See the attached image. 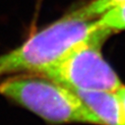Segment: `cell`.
<instances>
[{"mask_svg":"<svg viewBox=\"0 0 125 125\" xmlns=\"http://www.w3.org/2000/svg\"><path fill=\"white\" fill-rule=\"evenodd\" d=\"M71 90L97 118L99 125H124L115 92Z\"/></svg>","mask_w":125,"mask_h":125,"instance_id":"obj_4","label":"cell"},{"mask_svg":"<svg viewBox=\"0 0 125 125\" xmlns=\"http://www.w3.org/2000/svg\"><path fill=\"white\" fill-rule=\"evenodd\" d=\"M116 96L117 99L119 101V104H120V108H121V112H122V117H123V121H124V125H125V87L121 86L116 92Z\"/></svg>","mask_w":125,"mask_h":125,"instance_id":"obj_7","label":"cell"},{"mask_svg":"<svg viewBox=\"0 0 125 125\" xmlns=\"http://www.w3.org/2000/svg\"><path fill=\"white\" fill-rule=\"evenodd\" d=\"M102 42L84 43L42 76L71 89L116 92L122 85L101 52Z\"/></svg>","mask_w":125,"mask_h":125,"instance_id":"obj_3","label":"cell"},{"mask_svg":"<svg viewBox=\"0 0 125 125\" xmlns=\"http://www.w3.org/2000/svg\"><path fill=\"white\" fill-rule=\"evenodd\" d=\"M99 23L109 31L125 30V3L105 12Z\"/></svg>","mask_w":125,"mask_h":125,"instance_id":"obj_6","label":"cell"},{"mask_svg":"<svg viewBox=\"0 0 125 125\" xmlns=\"http://www.w3.org/2000/svg\"><path fill=\"white\" fill-rule=\"evenodd\" d=\"M0 95L50 123L99 124L71 89L40 74L22 75L3 81L0 84Z\"/></svg>","mask_w":125,"mask_h":125,"instance_id":"obj_2","label":"cell"},{"mask_svg":"<svg viewBox=\"0 0 125 125\" xmlns=\"http://www.w3.org/2000/svg\"><path fill=\"white\" fill-rule=\"evenodd\" d=\"M110 32L99 21L71 12L31 36L16 49L0 55V75L16 72L42 75L74 48L91 42L103 43Z\"/></svg>","mask_w":125,"mask_h":125,"instance_id":"obj_1","label":"cell"},{"mask_svg":"<svg viewBox=\"0 0 125 125\" xmlns=\"http://www.w3.org/2000/svg\"><path fill=\"white\" fill-rule=\"evenodd\" d=\"M124 3L125 0H92L87 5L73 11V13L85 19H94Z\"/></svg>","mask_w":125,"mask_h":125,"instance_id":"obj_5","label":"cell"}]
</instances>
